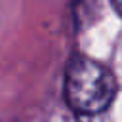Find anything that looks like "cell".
Here are the masks:
<instances>
[{"label": "cell", "mask_w": 122, "mask_h": 122, "mask_svg": "<svg viewBox=\"0 0 122 122\" xmlns=\"http://www.w3.org/2000/svg\"><path fill=\"white\" fill-rule=\"evenodd\" d=\"M111 4H112V8L118 11V6H120V0H111Z\"/></svg>", "instance_id": "obj_2"}, {"label": "cell", "mask_w": 122, "mask_h": 122, "mask_svg": "<svg viewBox=\"0 0 122 122\" xmlns=\"http://www.w3.org/2000/svg\"><path fill=\"white\" fill-rule=\"evenodd\" d=\"M114 95L116 80L105 65L86 55L71 59L65 72V97L74 112L99 114L109 109Z\"/></svg>", "instance_id": "obj_1"}]
</instances>
